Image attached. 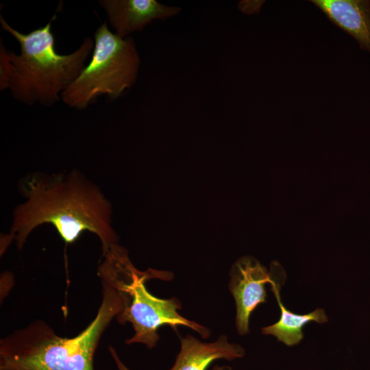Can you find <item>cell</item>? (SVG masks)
<instances>
[{
	"label": "cell",
	"instance_id": "1",
	"mask_svg": "<svg viewBox=\"0 0 370 370\" xmlns=\"http://www.w3.org/2000/svg\"><path fill=\"white\" fill-rule=\"evenodd\" d=\"M26 201L14 210L11 234L18 249L38 226L52 224L64 243L73 244L84 232L98 236L102 255L118 243L111 226V205L101 190L79 172L67 175L34 174L25 179Z\"/></svg>",
	"mask_w": 370,
	"mask_h": 370
},
{
	"label": "cell",
	"instance_id": "2",
	"mask_svg": "<svg viewBox=\"0 0 370 370\" xmlns=\"http://www.w3.org/2000/svg\"><path fill=\"white\" fill-rule=\"evenodd\" d=\"M56 16L42 27L23 34L11 27L0 15L1 28L19 43L17 55L0 47V90L9 88L16 99L28 105L40 103L51 107L61 98V94L79 76L95 42L85 38L74 52L59 54L56 50L51 23Z\"/></svg>",
	"mask_w": 370,
	"mask_h": 370
},
{
	"label": "cell",
	"instance_id": "3",
	"mask_svg": "<svg viewBox=\"0 0 370 370\" xmlns=\"http://www.w3.org/2000/svg\"><path fill=\"white\" fill-rule=\"evenodd\" d=\"M102 301L88 325L72 338L61 337L36 320L0 341V370H94L100 338L123 309L118 291L101 281Z\"/></svg>",
	"mask_w": 370,
	"mask_h": 370
},
{
	"label": "cell",
	"instance_id": "4",
	"mask_svg": "<svg viewBox=\"0 0 370 370\" xmlns=\"http://www.w3.org/2000/svg\"><path fill=\"white\" fill-rule=\"evenodd\" d=\"M102 258L97 274L101 281L118 291L123 302V309L116 319L119 323H131L134 330V335L125 341L126 344L140 343L149 349L154 347L160 338L158 330L164 325L174 330L179 325L186 326L203 338L210 336L209 329L179 313L182 306L177 298L160 299L147 291V280H169L173 278L172 273L153 269L138 270L130 261L127 251L118 243L112 245Z\"/></svg>",
	"mask_w": 370,
	"mask_h": 370
},
{
	"label": "cell",
	"instance_id": "5",
	"mask_svg": "<svg viewBox=\"0 0 370 370\" xmlns=\"http://www.w3.org/2000/svg\"><path fill=\"white\" fill-rule=\"evenodd\" d=\"M94 42L90 62L61 94L71 108H86L100 95L117 99L136 81L140 60L132 37L119 36L104 23L96 29Z\"/></svg>",
	"mask_w": 370,
	"mask_h": 370
},
{
	"label": "cell",
	"instance_id": "6",
	"mask_svg": "<svg viewBox=\"0 0 370 370\" xmlns=\"http://www.w3.org/2000/svg\"><path fill=\"white\" fill-rule=\"evenodd\" d=\"M229 289L236 303V326L239 334L249 332V321L253 311L267 301L266 285L271 275L256 259L244 256L232 267Z\"/></svg>",
	"mask_w": 370,
	"mask_h": 370
},
{
	"label": "cell",
	"instance_id": "7",
	"mask_svg": "<svg viewBox=\"0 0 370 370\" xmlns=\"http://www.w3.org/2000/svg\"><path fill=\"white\" fill-rule=\"evenodd\" d=\"M115 34L125 38L142 31L154 20L166 19L178 14L181 8L164 5L156 0H100Z\"/></svg>",
	"mask_w": 370,
	"mask_h": 370
},
{
	"label": "cell",
	"instance_id": "8",
	"mask_svg": "<svg viewBox=\"0 0 370 370\" xmlns=\"http://www.w3.org/2000/svg\"><path fill=\"white\" fill-rule=\"evenodd\" d=\"M269 273L271 290L275 294L280 308V317L275 323L262 328V332L264 334L275 336L278 341L284 343L287 346L296 345L304 337L302 330L306 324L311 321L323 323L327 322L328 319L322 308H317L306 314H298L288 310L283 305L280 298V288L285 281V273L277 262L271 263Z\"/></svg>",
	"mask_w": 370,
	"mask_h": 370
},
{
	"label": "cell",
	"instance_id": "9",
	"mask_svg": "<svg viewBox=\"0 0 370 370\" xmlns=\"http://www.w3.org/2000/svg\"><path fill=\"white\" fill-rule=\"evenodd\" d=\"M336 26L370 53L369 0H312Z\"/></svg>",
	"mask_w": 370,
	"mask_h": 370
},
{
	"label": "cell",
	"instance_id": "10",
	"mask_svg": "<svg viewBox=\"0 0 370 370\" xmlns=\"http://www.w3.org/2000/svg\"><path fill=\"white\" fill-rule=\"evenodd\" d=\"M180 345L175 363L169 370H206L217 360H233L245 354L240 345L230 343L223 334L211 343L187 335L180 340Z\"/></svg>",
	"mask_w": 370,
	"mask_h": 370
},
{
	"label": "cell",
	"instance_id": "11",
	"mask_svg": "<svg viewBox=\"0 0 370 370\" xmlns=\"http://www.w3.org/2000/svg\"><path fill=\"white\" fill-rule=\"evenodd\" d=\"M109 352L114 360L118 370H130L121 361L114 348L112 346L109 347Z\"/></svg>",
	"mask_w": 370,
	"mask_h": 370
},
{
	"label": "cell",
	"instance_id": "12",
	"mask_svg": "<svg viewBox=\"0 0 370 370\" xmlns=\"http://www.w3.org/2000/svg\"><path fill=\"white\" fill-rule=\"evenodd\" d=\"M212 370H232V367L228 365H215Z\"/></svg>",
	"mask_w": 370,
	"mask_h": 370
}]
</instances>
